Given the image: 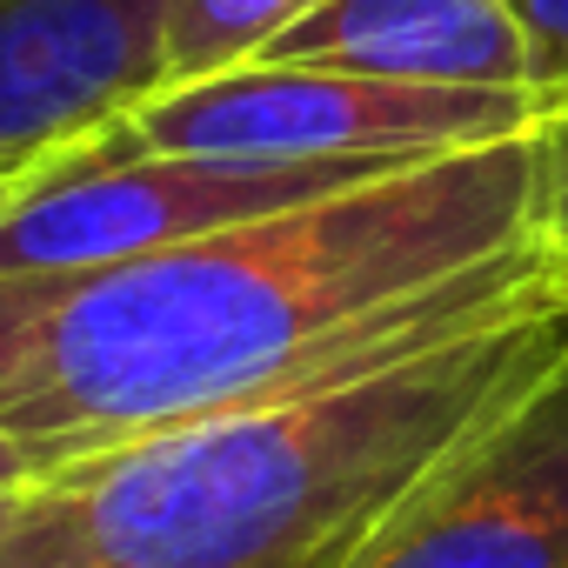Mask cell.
Wrapping results in <instances>:
<instances>
[{"mask_svg":"<svg viewBox=\"0 0 568 568\" xmlns=\"http://www.w3.org/2000/svg\"><path fill=\"white\" fill-rule=\"evenodd\" d=\"M561 288L535 134L388 168L201 241L0 274V442L34 475L428 348Z\"/></svg>","mask_w":568,"mask_h":568,"instance_id":"1","label":"cell"},{"mask_svg":"<svg viewBox=\"0 0 568 568\" xmlns=\"http://www.w3.org/2000/svg\"><path fill=\"white\" fill-rule=\"evenodd\" d=\"M568 348L541 288L428 348L28 475L0 568H348L388 508Z\"/></svg>","mask_w":568,"mask_h":568,"instance_id":"2","label":"cell"},{"mask_svg":"<svg viewBox=\"0 0 568 568\" xmlns=\"http://www.w3.org/2000/svg\"><path fill=\"white\" fill-rule=\"evenodd\" d=\"M528 88H428L335 68L241 61L207 81H174L101 128L121 154H221V161H375L408 168L488 141L535 134Z\"/></svg>","mask_w":568,"mask_h":568,"instance_id":"3","label":"cell"},{"mask_svg":"<svg viewBox=\"0 0 568 568\" xmlns=\"http://www.w3.org/2000/svg\"><path fill=\"white\" fill-rule=\"evenodd\" d=\"M375 161H221V154H121L101 128L41 161L34 187L0 214V274H68L201 241L234 221L322 201L375 181Z\"/></svg>","mask_w":568,"mask_h":568,"instance_id":"4","label":"cell"},{"mask_svg":"<svg viewBox=\"0 0 568 568\" xmlns=\"http://www.w3.org/2000/svg\"><path fill=\"white\" fill-rule=\"evenodd\" d=\"M348 568H568V348L448 448Z\"/></svg>","mask_w":568,"mask_h":568,"instance_id":"5","label":"cell"},{"mask_svg":"<svg viewBox=\"0 0 568 568\" xmlns=\"http://www.w3.org/2000/svg\"><path fill=\"white\" fill-rule=\"evenodd\" d=\"M174 0H0V168L48 161L168 88Z\"/></svg>","mask_w":568,"mask_h":568,"instance_id":"6","label":"cell"},{"mask_svg":"<svg viewBox=\"0 0 568 568\" xmlns=\"http://www.w3.org/2000/svg\"><path fill=\"white\" fill-rule=\"evenodd\" d=\"M254 61L428 88H528V41L508 0H322Z\"/></svg>","mask_w":568,"mask_h":568,"instance_id":"7","label":"cell"},{"mask_svg":"<svg viewBox=\"0 0 568 568\" xmlns=\"http://www.w3.org/2000/svg\"><path fill=\"white\" fill-rule=\"evenodd\" d=\"M308 8H322V0H174V14H168V88L254 61Z\"/></svg>","mask_w":568,"mask_h":568,"instance_id":"8","label":"cell"},{"mask_svg":"<svg viewBox=\"0 0 568 568\" xmlns=\"http://www.w3.org/2000/svg\"><path fill=\"white\" fill-rule=\"evenodd\" d=\"M535 241L568 288V94L541 101L535 121Z\"/></svg>","mask_w":568,"mask_h":568,"instance_id":"9","label":"cell"},{"mask_svg":"<svg viewBox=\"0 0 568 568\" xmlns=\"http://www.w3.org/2000/svg\"><path fill=\"white\" fill-rule=\"evenodd\" d=\"M528 41V88L541 101L568 94V0H508Z\"/></svg>","mask_w":568,"mask_h":568,"instance_id":"10","label":"cell"},{"mask_svg":"<svg viewBox=\"0 0 568 568\" xmlns=\"http://www.w3.org/2000/svg\"><path fill=\"white\" fill-rule=\"evenodd\" d=\"M34 174H41V161H21V168H0V214H8L28 187H34Z\"/></svg>","mask_w":568,"mask_h":568,"instance_id":"11","label":"cell"},{"mask_svg":"<svg viewBox=\"0 0 568 568\" xmlns=\"http://www.w3.org/2000/svg\"><path fill=\"white\" fill-rule=\"evenodd\" d=\"M28 475H34V468L21 462V448H14V442H0V488H21Z\"/></svg>","mask_w":568,"mask_h":568,"instance_id":"12","label":"cell"},{"mask_svg":"<svg viewBox=\"0 0 568 568\" xmlns=\"http://www.w3.org/2000/svg\"><path fill=\"white\" fill-rule=\"evenodd\" d=\"M21 488H28V481H21ZM21 488H0V528H8V515H14V495H21Z\"/></svg>","mask_w":568,"mask_h":568,"instance_id":"13","label":"cell"}]
</instances>
